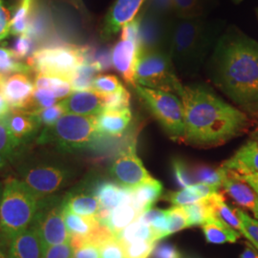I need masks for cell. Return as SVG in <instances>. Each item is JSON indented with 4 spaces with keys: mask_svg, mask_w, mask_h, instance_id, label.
Returning <instances> with one entry per match:
<instances>
[{
    "mask_svg": "<svg viewBox=\"0 0 258 258\" xmlns=\"http://www.w3.org/2000/svg\"><path fill=\"white\" fill-rule=\"evenodd\" d=\"M7 258H43V248L37 231L29 227L11 240Z\"/></svg>",
    "mask_w": 258,
    "mask_h": 258,
    "instance_id": "cell-19",
    "label": "cell"
},
{
    "mask_svg": "<svg viewBox=\"0 0 258 258\" xmlns=\"http://www.w3.org/2000/svg\"><path fill=\"white\" fill-rule=\"evenodd\" d=\"M74 249L70 242L54 245L43 251V258H73Z\"/></svg>",
    "mask_w": 258,
    "mask_h": 258,
    "instance_id": "cell-51",
    "label": "cell"
},
{
    "mask_svg": "<svg viewBox=\"0 0 258 258\" xmlns=\"http://www.w3.org/2000/svg\"><path fill=\"white\" fill-rule=\"evenodd\" d=\"M110 172L117 184L127 188H135L153 179L137 155L135 142L117 156L111 166Z\"/></svg>",
    "mask_w": 258,
    "mask_h": 258,
    "instance_id": "cell-12",
    "label": "cell"
},
{
    "mask_svg": "<svg viewBox=\"0 0 258 258\" xmlns=\"http://www.w3.org/2000/svg\"><path fill=\"white\" fill-rule=\"evenodd\" d=\"M172 170H173V176H174L176 183L182 188L196 184L192 171L188 169V167L183 161L179 159L174 160L172 162Z\"/></svg>",
    "mask_w": 258,
    "mask_h": 258,
    "instance_id": "cell-46",
    "label": "cell"
},
{
    "mask_svg": "<svg viewBox=\"0 0 258 258\" xmlns=\"http://www.w3.org/2000/svg\"><path fill=\"white\" fill-rule=\"evenodd\" d=\"M8 246L9 244L0 239V258H7L8 256Z\"/></svg>",
    "mask_w": 258,
    "mask_h": 258,
    "instance_id": "cell-57",
    "label": "cell"
},
{
    "mask_svg": "<svg viewBox=\"0 0 258 258\" xmlns=\"http://www.w3.org/2000/svg\"><path fill=\"white\" fill-rule=\"evenodd\" d=\"M64 196L59 194L40 197L37 212L30 227L37 231L43 251L54 245L68 243L71 235L65 226Z\"/></svg>",
    "mask_w": 258,
    "mask_h": 258,
    "instance_id": "cell-9",
    "label": "cell"
},
{
    "mask_svg": "<svg viewBox=\"0 0 258 258\" xmlns=\"http://www.w3.org/2000/svg\"><path fill=\"white\" fill-rule=\"evenodd\" d=\"M169 210L150 209L139 216V220L148 225L155 232L157 241L167 236Z\"/></svg>",
    "mask_w": 258,
    "mask_h": 258,
    "instance_id": "cell-33",
    "label": "cell"
},
{
    "mask_svg": "<svg viewBox=\"0 0 258 258\" xmlns=\"http://www.w3.org/2000/svg\"><path fill=\"white\" fill-rule=\"evenodd\" d=\"M32 68L19 60L11 49L0 46V76H9L15 73L28 74Z\"/></svg>",
    "mask_w": 258,
    "mask_h": 258,
    "instance_id": "cell-37",
    "label": "cell"
},
{
    "mask_svg": "<svg viewBox=\"0 0 258 258\" xmlns=\"http://www.w3.org/2000/svg\"><path fill=\"white\" fill-rule=\"evenodd\" d=\"M232 1H233L234 3H237V4H238V3H240V2H242L243 0H232Z\"/></svg>",
    "mask_w": 258,
    "mask_h": 258,
    "instance_id": "cell-60",
    "label": "cell"
},
{
    "mask_svg": "<svg viewBox=\"0 0 258 258\" xmlns=\"http://www.w3.org/2000/svg\"><path fill=\"white\" fill-rule=\"evenodd\" d=\"M137 19L140 51H162L170 55L175 18H166L141 10Z\"/></svg>",
    "mask_w": 258,
    "mask_h": 258,
    "instance_id": "cell-11",
    "label": "cell"
},
{
    "mask_svg": "<svg viewBox=\"0 0 258 258\" xmlns=\"http://www.w3.org/2000/svg\"><path fill=\"white\" fill-rule=\"evenodd\" d=\"M58 103L65 114L98 116L103 111L102 95L93 90L75 91Z\"/></svg>",
    "mask_w": 258,
    "mask_h": 258,
    "instance_id": "cell-18",
    "label": "cell"
},
{
    "mask_svg": "<svg viewBox=\"0 0 258 258\" xmlns=\"http://www.w3.org/2000/svg\"><path fill=\"white\" fill-rule=\"evenodd\" d=\"M70 243L74 249L73 258H102L101 250L97 245L83 242L77 237H71Z\"/></svg>",
    "mask_w": 258,
    "mask_h": 258,
    "instance_id": "cell-45",
    "label": "cell"
},
{
    "mask_svg": "<svg viewBox=\"0 0 258 258\" xmlns=\"http://www.w3.org/2000/svg\"><path fill=\"white\" fill-rule=\"evenodd\" d=\"M47 29L48 22L45 15L41 12H34L30 18L27 33L25 35H28L33 40H37L45 36Z\"/></svg>",
    "mask_w": 258,
    "mask_h": 258,
    "instance_id": "cell-43",
    "label": "cell"
},
{
    "mask_svg": "<svg viewBox=\"0 0 258 258\" xmlns=\"http://www.w3.org/2000/svg\"><path fill=\"white\" fill-rule=\"evenodd\" d=\"M209 197L196 203L183 206L184 211L187 213L188 228L194 226H203L209 218L213 216Z\"/></svg>",
    "mask_w": 258,
    "mask_h": 258,
    "instance_id": "cell-35",
    "label": "cell"
},
{
    "mask_svg": "<svg viewBox=\"0 0 258 258\" xmlns=\"http://www.w3.org/2000/svg\"><path fill=\"white\" fill-rule=\"evenodd\" d=\"M35 113L39 118L42 125H45V126H51L55 124L56 120L65 114L64 111L59 103H56L54 106H51L49 108H45L42 110L35 111Z\"/></svg>",
    "mask_w": 258,
    "mask_h": 258,
    "instance_id": "cell-50",
    "label": "cell"
},
{
    "mask_svg": "<svg viewBox=\"0 0 258 258\" xmlns=\"http://www.w3.org/2000/svg\"><path fill=\"white\" fill-rule=\"evenodd\" d=\"M97 73L98 70L92 64L83 62L80 65L70 80L73 91L92 90L93 83Z\"/></svg>",
    "mask_w": 258,
    "mask_h": 258,
    "instance_id": "cell-36",
    "label": "cell"
},
{
    "mask_svg": "<svg viewBox=\"0 0 258 258\" xmlns=\"http://www.w3.org/2000/svg\"><path fill=\"white\" fill-rule=\"evenodd\" d=\"M209 199H210V202L212 205L213 216H216L219 219H221L222 221L225 222L233 230L239 232L241 235H243L245 238H247L249 243L251 244V239L249 237V233L244 228L243 223L240 220L234 209H231V207L226 203L224 196L220 192H217V194L211 195L209 197Z\"/></svg>",
    "mask_w": 258,
    "mask_h": 258,
    "instance_id": "cell-25",
    "label": "cell"
},
{
    "mask_svg": "<svg viewBox=\"0 0 258 258\" xmlns=\"http://www.w3.org/2000/svg\"><path fill=\"white\" fill-rule=\"evenodd\" d=\"M101 206L94 194L79 192L64 196V210L81 216H96Z\"/></svg>",
    "mask_w": 258,
    "mask_h": 258,
    "instance_id": "cell-27",
    "label": "cell"
},
{
    "mask_svg": "<svg viewBox=\"0 0 258 258\" xmlns=\"http://www.w3.org/2000/svg\"><path fill=\"white\" fill-rule=\"evenodd\" d=\"M133 87L167 135L172 140L184 141V107L180 98L172 93L150 89L138 84Z\"/></svg>",
    "mask_w": 258,
    "mask_h": 258,
    "instance_id": "cell-8",
    "label": "cell"
},
{
    "mask_svg": "<svg viewBox=\"0 0 258 258\" xmlns=\"http://www.w3.org/2000/svg\"><path fill=\"white\" fill-rule=\"evenodd\" d=\"M195 182L210 185L222 186L223 170L221 166L218 168H213L207 165H197L191 169Z\"/></svg>",
    "mask_w": 258,
    "mask_h": 258,
    "instance_id": "cell-38",
    "label": "cell"
},
{
    "mask_svg": "<svg viewBox=\"0 0 258 258\" xmlns=\"http://www.w3.org/2000/svg\"><path fill=\"white\" fill-rule=\"evenodd\" d=\"M153 241H139L122 246L124 258H148L155 249Z\"/></svg>",
    "mask_w": 258,
    "mask_h": 258,
    "instance_id": "cell-42",
    "label": "cell"
},
{
    "mask_svg": "<svg viewBox=\"0 0 258 258\" xmlns=\"http://www.w3.org/2000/svg\"><path fill=\"white\" fill-rule=\"evenodd\" d=\"M3 189H4V185L0 182V202L2 199V194H3Z\"/></svg>",
    "mask_w": 258,
    "mask_h": 258,
    "instance_id": "cell-58",
    "label": "cell"
},
{
    "mask_svg": "<svg viewBox=\"0 0 258 258\" xmlns=\"http://www.w3.org/2000/svg\"><path fill=\"white\" fill-rule=\"evenodd\" d=\"M163 194V184L154 178L133 188L131 205L140 213L152 209L153 204L159 200Z\"/></svg>",
    "mask_w": 258,
    "mask_h": 258,
    "instance_id": "cell-24",
    "label": "cell"
},
{
    "mask_svg": "<svg viewBox=\"0 0 258 258\" xmlns=\"http://www.w3.org/2000/svg\"><path fill=\"white\" fill-rule=\"evenodd\" d=\"M253 214H254V216H255V218H256V219H258V209H257V210H256V212H254V213H253Z\"/></svg>",
    "mask_w": 258,
    "mask_h": 258,
    "instance_id": "cell-59",
    "label": "cell"
},
{
    "mask_svg": "<svg viewBox=\"0 0 258 258\" xmlns=\"http://www.w3.org/2000/svg\"><path fill=\"white\" fill-rule=\"evenodd\" d=\"M213 0H172L177 19H197L205 17L212 8Z\"/></svg>",
    "mask_w": 258,
    "mask_h": 258,
    "instance_id": "cell-31",
    "label": "cell"
},
{
    "mask_svg": "<svg viewBox=\"0 0 258 258\" xmlns=\"http://www.w3.org/2000/svg\"><path fill=\"white\" fill-rule=\"evenodd\" d=\"M222 166L236 171L239 174L258 172V141L250 140L226 161Z\"/></svg>",
    "mask_w": 258,
    "mask_h": 258,
    "instance_id": "cell-22",
    "label": "cell"
},
{
    "mask_svg": "<svg viewBox=\"0 0 258 258\" xmlns=\"http://www.w3.org/2000/svg\"><path fill=\"white\" fill-rule=\"evenodd\" d=\"M186 228H188V219L184 207L173 206L171 209H169L167 236Z\"/></svg>",
    "mask_w": 258,
    "mask_h": 258,
    "instance_id": "cell-41",
    "label": "cell"
},
{
    "mask_svg": "<svg viewBox=\"0 0 258 258\" xmlns=\"http://www.w3.org/2000/svg\"><path fill=\"white\" fill-rule=\"evenodd\" d=\"M35 89V83L26 73L0 76V94L12 110L29 111Z\"/></svg>",
    "mask_w": 258,
    "mask_h": 258,
    "instance_id": "cell-13",
    "label": "cell"
},
{
    "mask_svg": "<svg viewBox=\"0 0 258 258\" xmlns=\"http://www.w3.org/2000/svg\"><path fill=\"white\" fill-rule=\"evenodd\" d=\"M82 63V47L70 44L41 48L33 53L27 61L37 74L58 77L68 81Z\"/></svg>",
    "mask_w": 258,
    "mask_h": 258,
    "instance_id": "cell-10",
    "label": "cell"
},
{
    "mask_svg": "<svg viewBox=\"0 0 258 258\" xmlns=\"http://www.w3.org/2000/svg\"><path fill=\"white\" fill-rule=\"evenodd\" d=\"M202 229L206 240L212 244L235 243L241 235L216 216L209 218L202 226Z\"/></svg>",
    "mask_w": 258,
    "mask_h": 258,
    "instance_id": "cell-26",
    "label": "cell"
},
{
    "mask_svg": "<svg viewBox=\"0 0 258 258\" xmlns=\"http://www.w3.org/2000/svg\"><path fill=\"white\" fill-rule=\"evenodd\" d=\"M142 10L166 18H175L172 0H146Z\"/></svg>",
    "mask_w": 258,
    "mask_h": 258,
    "instance_id": "cell-47",
    "label": "cell"
},
{
    "mask_svg": "<svg viewBox=\"0 0 258 258\" xmlns=\"http://www.w3.org/2000/svg\"><path fill=\"white\" fill-rule=\"evenodd\" d=\"M132 119L129 108L122 110H103L96 117L97 131L99 135L118 137L126 128Z\"/></svg>",
    "mask_w": 258,
    "mask_h": 258,
    "instance_id": "cell-20",
    "label": "cell"
},
{
    "mask_svg": "<svg viewBox=\"0 0 258 258\" xmlns=\"http://www.w3.org/2000/svg\"><path fill=\"white\" fill-rule=\"evenodd\" d=\"M140 216L131 204H120L117 208L111 211L110 216L105 226L116 236L123 231L130 224L136 221Z\"/></svg>",
    "mask_w": 258,
    "mask_h": 258,
    "instance_id": "cell-30",
    "label": "cell"
},
{
    "mask_svg": "<svg viewBox=\"0 0 258 258\" xmlns=\"http://www.w3.org/2000/svg\"><path fill=\"white\" fill-rule=\"evenodd\" d=\"M140 47L137 41L120 38L111 51L112 65L124 82L134 86Z\"/></svg>",
    "mask_w": 258,
    "mask_h": 258,
    "instance_id": "cell-16",
    "label": "cell"
},
{
    "mask_svg": "<svg viewBox=\"0 0 258 258\" xmlns=\"http://www.w3.org/2000/svg\"><path fill=\"white\" fill-rule=\"evenodd\" d=\"M102 258H124L123 248L120 242L113 237L100 246Z\"/></svg>",
    "mask_w": 258,
    "mask_h": 258,
    "instance_id": "cell-52",
    "label": "cell"
},
{
    "mask_svg": "<svg viewBox=\"0 0 258 258\" xmlns=\"http://www.w3.org/2000/svg\"><path fill=\"white\" fill-rule=\"evenodd\" d=\"M93 194L98 198L101 208L112 211L120 204H131L133 188L112 182H102L95 186Z\"/></svg>",
    "mask_w": 258,
    "mask_h": 258,
    "instance_id": "cell-21",
    "label": "cell"
},
{
    "mask_svg": "<svg viewBox=\"0 0 258 258\" xmlns=\"http://www.w3.org/2000/svg\"><path fill=\"white\" fill-rule=\"evenodd\" d=\"M256 16H257V18H258V9L256 10Z\"/></svg>",
    "mask_w": 258,
    "mask_h": 258,
    "instance_id": "cell-62",
    "label": "cell"
},
{
    "mask_svg": "<svg viewBox=\"0 0 258 258\" xmlns=\"http://www.w3.org/2000/svg\"><path fill=\"white\" fill-rule=\"evenodd\" d=\"M96 117L64 114L55 124L42 129L36 145L51 147L66 154L83 150L99 136Z\"/></svg>",
    "mask_w": 258,
    "mask_h": 258,
    "instance_id": "cell-6",
    "label": "cell"
},
{
    "mask_svg": "<svg viewBox=\"0 0 258 258\" xmlns=\"http://www.w3.org/2000/svg\"><path fill=\"white\" fill-rule=\"evenodd\" d=\"M103 110H122L129 108L130 94L122 86L117 92L102 95Z\"/></svg>",
    "mask_w": 258,
    "mask_h": 258,
    "instance_id": "cell-39",
    "label": "cell"
},
{
    "mask_svg": "<svg viewBox=\"0 0 258 258\" xmlns=\"http://www.w3.org/2000/svg\"><path fill=\"white\" fill-rule=\"evenodd\" d=\"M78 1H81V0H78Z\"/></svg>",
    "mask_w": 258,
    "mask_h": 258,
    "instance_id": "cell-63",
    "label": "cell"
},
{
    "mask_svg": "<svg viewBox=\"0 0 258 258\" xmlns=\"http://www.w3.org/2000/svg\"><path fill=\"white\" fill-rule=\"evenodd\" d=\"M33 48L34 40L28 35H21L15 39L12 51L19 60H22L31 56L30 54L32 53Z\"/></svg>",
    "mask_w": 258,
    "mask_h": 258,
    "instance_id": "cell-48",
    "label": "cell"
},
{
    "mask_svg": "<svg viewBox=\"0 0 258 258\" xmlns=\"http://www.w3.org/2000/svg\"><path fill=\"white\" fill-rule=\"evenodd\" d=\"M236 214L238 215L241 222L244 225L247 232L249 233L251 239V245L258 250V221L251 218L247 212L242 211L241 209H234Z\"/></svg>",
    "mask_w": 258,
    "mask_h": 258,
    "instance_id": "cell-49",
    "label": "cell"
},
{
    "mask_svg": "<svg viewBox=\"0 0 258 258\" xmlns=\"http://www.w3.org/2000/svg\"><path fill=\"white\" fill-rule=\"evenodd\" d=\"M135 84L180 96L184 85L175 73L171 56L162 51H140Z\"/></svg>",
    "mask_w": 258,
    "mask_h": 258,
    "instance_id": "cell-7",
    "label": "cell"
},
{
    "mask_svg": "<svg viewBox=\"0 0 258 258\" xmlns=\"http://www.w3.org/2000/svg\"><path fill=\"white\" fill-rule=\"evenodd\" d=\"M63 216L65 226L71 237L85 239L102 225L94 216H81L65 210Z\"/></svg>",
    "mask_w": 258,
    "mask_h": 258,
    "instance_id": "cell-28",
    "label": "cell"
},
{
    "mask_svg": "<svg viewBox=\"0 0 258 258\" xmlns=\"http://www.w3.org/2000/svg\"><path fill=\"white\" fill-rule=\"evenodd\" d=\"M57 99L55 98L54 93L48 89H35L33 95V100L30 106V112L42 110L54 106Z\"/></svg>",
    "mask_w": 258,
    "mask_h": 258,
    "instance_id": "cell-44",
    "label": "cell"
},
{
    "mask_svg": "<svg viewBox=\"0 0 258 258\" xmlns=\"http://www.w3.org/2000/svg\"><path fill=\"white\" fill-rule=\"evenodd\" d=\"M39 198L17 178L6 182L0 202V239L9 244L27 230L37 212Z\"/></svg>",
    "mask_w": 258,
    "mask_h": 258,
    "instance_id": "cell-5",
    "label": "cell"
},
{
    "mask_svg": "<svg viewBox=\"0 0 258 258\" xmlns=\"http://www.w3.org/2000/svg\"><path fill=\"white\" fill-rule=\"evenodd\" d=\"M34 5L35 0H20L11 23L10 33L12 35L21 36L27 33L29 21L32 16Z\"/></svg>",
    "mask_w": 258,
    "mask_h": 258,
    "instance_id": "cell-34",
    "label": "cell"
},
{
    "mask_svg": "<svg viewBox=\"0 0 258 258\" xmlns=\"http://www.w3.org/2000/svg\"><path fill=\"white\" fill-rule=\"evenodd\" d=\"M220 186L196 183L182 188L179 191L166 194V198L173 206H186L196 203L212 194L219 192Z\"/></svg>",
    "mask_w": 258,
    "mask_h": 258,
    "instance_id": "cell-23",
    "label": "cell"
},
{
    "mask_svg": "<svg viewBox=\"0 0 258 258\" xmlns=\"http://www.w3.org/2000/svg\"><path fill=\"white\" fill-rule=\"evenodd\" d=\"M223 170L222 186L227 194L239 205L240 207L249 210L252 213L258 209V195L247 184L239 174L229 168L221 166Z\"/></svg>",
    "mask_w": 258,
    "mask_h": 258,
    "instance_id": "cell-17",
    "label": "cell"
},
{
    "mask_svg": "<svg viewBox=\"0 0 258 258\" xmlns=\"http://www.w3.org/2000/svg\"><path fill=\"white\" fill-rule=\"evenodd\" d=\"M11 23L12 19L10 12L5 7L3 1L0 0V40L9 35Z\"/></svg>",
    "mask_w": 258,
    "mask_h": 258,
    "instance_id": "cell-54",
    "label": "cell"
},
{
    "mask_svg": "<svg viewBox=\"0 0 258 258\" xmlns=\"http://www.w3.org/2000/svg\"><path fill=\"white\" fill-rule=\"evenodd\" d=\"M21 150L10 132L5 116L0 118V170L13 165Z\"/></svg>",
    "mask_w": 258,
    "mask_h": 258,
    "instance_id": "cell-29",
    "label": "cell"
},
{
    "mask_svg": "<svg viewBox=\"0 0 258 258\" xmlns=\"http://www.w3.org/2000/svg\"><path fill=\"white\" fill-rule=\"evenodd\" d=\"M239 175L258 195V172L251 171V172H246L244 174H239Z\"/></svg>",
    "mask_w": 258,
    "mask_h": 258,
    "instance_id": "cell-55",
    "label": "cell"
},
{
    "mask_svg": "<svg viewBox=\"0 0 258 258\" xmlns=\"http://www.w3.org/2000/svg\"><path fill=\"white\" fill-rule=\"evenodd\" d=\"M218 27L205 17L197 19H177L172 29L170 56L175 67L195 70L218 40Z\"/></svg>",
    "mask_w": 258,
    "mask_h": 258,
    "instance_id": "cell-4",
    "label": "cell"
},
{
    "mask_svg": "<svg viewBox=\"0 0 258 258\" xmlns=\"http://www.w3.org/2000/svg\"><path fill=\"white\" fill-rule=\"evenodd\" d=\"M146 0H116L108 11L102 30V37L107 40L137 17Z\"/></svg>",
    "mask_w": 258,
    "mask_h": 258,
    "instance_id": "cell-15",
    "label": "cell"
},
{
    "mask_svg": "<svg viewBox=\"0 0 258 258\" xmlns=\"http://www.w3.org/2000/svg\"><path fill=\"white\" fill-rule=\"evenodd\" d=\"M37 147L25 148L17 157L13 164L16 178L38 197L55 195L70 184L75 170L66 163V153L51 147Z\"/></svg>",
    "mask_w": 258,
    "mask_h": 258,
    "instance_id": "cell-3",
    "label": "cell"
},
{
    "mask_svg": "<svg viewBox=\"0 0 258 258\" xmlns=\"http://www.w3.org/2000/svg\"><path fill=\"white\" fill-rule=\"evenodd\" d=\"M256 137H257L258 139V128L257 130H256ZM256 141H258V140H256Z\"/></svg>",
    "mask_w": 258,
    "mask_h": 258,
    "instance_id": "cell-61",
    "label": "cell"
},
{
    "mask_svg": "<svg viewBox=\"0 0 258 258\" xmlns=\"http://www.w3.org/2000/svg\"><path fill=\"white\" fill-rule=\"evenodd\" d=\"M115 237L120 242L121 246L139 241H157L155 232L152 228L142 223L139 219L130 224L128 227L120 231Z\"/></svg>",
    "mask_w": 258,
    "mask_h": 258,
    "instance_id": "cell-32",
    "label": "cell"
},
{
    "mask_svg": "<svg viewBox=\"0 0 258 258\" xmlns=\"http://www.w3.org/2000/svg\"><path fill=\"white\" fill-rule=\"evenodd\" d=\"M240 258H258V253L252 245L247 244V247L240 254Z\"/></svg>",
    "mask_w": 258,
    "mask_h": 258,
    "instance_id": "cell-56",
    "label": "cell"
},
{
    "mask_svg": "<svg viewBox=\"0 0 258 258\" xmlns=\"http://www.w3.org/2000/svg\"><path fill=\"white\" fill-rule=\"evenodd\" d=\"M212 78L231 101L249 114H258V42L230 28L212 51Z\"/></svg>",
    "mask_w": 258,
    "mask_h": 258,
    "instance_id": "cell-1",
    "label": "cell"
},
{
    "mask_svg": "<svg viewBox=\"0 0 258 258\" xmlns=\"http://www.w3.org/2000/svg\"><path fill=\"white\" fill-rule=\"evenodd\" d=\"M154 258H182L181 252L174 245L169 243H163L158 245L153 252Z\"/></svg>",
    "mask_w": 258,
    "mask_h": 258,
    "instance_id": "cell-53",
    "label": "cell"
},
{
    "mask_svg": "<svg viewBox=\"0 0 258 258\" xmlns=\"http://www.w3.org/2000/svg\"><path fill=\"white\" fill-rule=\"evenodd\" d=\"M122 87L120 80L113 75L97 76L93 83L92 90L101 95H108L117 92Z\"/></svg>",
    "mask_w": 258,
    "mask_h": 258,
    "instance_id": "cell-40",
    "label": "cell"
},
{
    "mask_svg": "<svg viewBox=\"0 0 258 258\" xmlns=\"http://www.w3.org/2000/svg\"><path fill=\"white\" fill-rule=\"evenodd\" d=\"M10 132L18 148L22 151L37 141L42 123L35 112L11 110L5 116Z\"/></svg>",
    "mask_w": 258,
    "mask_h": 258,
    "instance_id": "cell-14",
    "label": "cell"
},
{
    "mask_svg": "<svg viewBox=\"0 0 258 258\" xmlns=\"http://www.w3.org/2000/svg\"><path fill=\"white\" fill-rule=\"evenodd\" d=\"M184 115V141L216 147L241 135L249 125L247 115L201 85L184 86L179 96Z\"/></svg>",
    "mask_w": 258,
    "mask_h": 258,
    "instance_id": "cell-2",
    "label": "cell"
}]
</instances>
